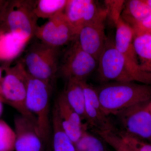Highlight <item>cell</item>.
I'll list each match as a JSON object with an SVG mask.
<instances>
[{
    "instance_id": "484cf974",
    "label": "cell",
    "mask_w": 151,
    "mask_h": 151,
    "mask_svg": "<svg viewBox=\"0 0 151 151\" xmlns=\"http://www.w3.org/2000/svg\"><path fill=\"white\" fill-rule=\"evenodd\" d=\"M134 36L145 33H151V16L145 21L133 29Z\"/></svg>"
},
{
    "instance_id": "e0dca14e",
    "label": "cell",
    "mask_w": 151,
    "mask_h": 151,
    "mask_svg": "<svg viewBox=\"0 0 151 151\" xmlns=\"http://www.w3.org/2000/svg\"><path fill=\"white\" fill-rule=\"evenodd\" d=\"M91 1L92 0H68L64 13L78 35L85 25L86 12Z\"/></svg>"
},
{
    "instance_id": "8fae6325",
    "label": "cell",
    "mask_w": 151,
    "mask_h": 151,
    "mask_svg": "<svg viewBox=\"0 0 151 151\" xmlns=\"http://www.w3.org/2000/svg\"><path fill=\"white\" fill-rule=\"evenodd\" d=\"M147 102L132 105L116 116L122 131L151 143V115L147 108Z\"/></svg>"
},
{
    "instance_id": "5b68a950",
    "label": "cell",
    "mask_w": 151,
    "mask_h": 151,
    "mask_svg": "<svg viewBox=\"0 0 151 151\" xmlns=\"http://www.w3.org/2000/svg\"><path fill=\"white\" fill-rule=\"evenodd\" d=\"M52 86L29 74L26 106L36 117L39 132L45 144L49 140L51 130L50 102Z\"/></svg>"
},
{
    "instance_id": "9a60e30c",
    "label": "cell",
    "mask_w": 151,
    "mask_h": 151,
    "mask_svg": "<svg viewBox=\"0 0 151 151\" xmlns=\"http://www.w3.org/2000/svg\"><path fill=\"white\" fill-rule=\"evenodd\" d=\"M151 16V8L143 0L125 1L121 18L133 29Z\"/></svg>"
},
{
    "instance_id": "7c38bea8",
    "label": "cell",
    "mask_w": 151,
    "mask_h": 151,
    "mask_svg": "<svg viewBox=\"0 0 151 151\" xmlns=\"http://www.w3.org/2000/svg\"><path fill=\"white\" fill-rule=\"evenodd\" d=\"M85 98V120L94 131H111L118 130L103 111L96 89L86 81H81Z\"/></svg>"
},
{
    "instance_id": "4316f807",
    "label": "cell",
    "mask_w": 151,
    "mask_h": 151,
    "mask_svg": "<svg viewBox=\"0 0 151 151\" xmlns=\"http://www.w3.org/2000/svg\"><path fill=\"white\" fill-rule=\"evenodd\" d=\"M3 77L2 72L1 69V67H0V101H1L4 103V100H3L1 92V84Z\"/></svg>"
},
{
    "instance_id": "603a6c76",
    "label": "cell",
    "mask_w": 151,
    "mask_h": 151,
    "mask_svg": "<svg viewBox=\"0 0 151 151\" xmlns=\"http://www.w3.org/2000/svg\"><path fill=\"white\" fill-rule=\"evenodd\" d=\"M105 143L112 147L116 151H135L126 144L116 132L94 131Z\"/></svg>"
},
{
    "instance_id": "6da1fadb",
    "label": "cell",
    "mask_w": 151,
    "mask_h": 151,
    "mask_svg": "<svg viewBox=\"0 0 151 151\" xmlns=\"http://www.w3.org/2000/svg\"><path fill=\"white\" fill-rule=\"evenodd\" d=\"M95 89L103 111L108 116L117 115L132 105L151 100V84L111 81Z\"/></svg>"
},
{
    "instance_id": "44dd1931",
    "label": "cell",
    "mask_w": 151,
    "mask_h": 151,
    "mask_svg": "<svg viewBox=\"0 0 151 151\" xmlns=\"http://www.w3.org/2000/svg\"><path fill=\"white\" fill-rule=\"evenodd\" d=\"M102 139L86 131L74 144L76 151H107Z\"/></svg>"
},
{
    "instance_id": "2e32d148",
    "label": "cell",
    "mask_w": 151,
    "mask_h": 151,
    "mask_svg": "<svg viewBox=\"0 0 151 151\" xmlns=\"http://www.w3.org/2000/svg\"><path fill=\"white\" fill-rule=\"evenodd\" d=\"M68 102L82 119L85 120V98L81 81L74 78L67 80L63 92Z\"/></svg>"
},
{
    "instance_id": "7402d4cb",
    "label": "cell",
    "mask_w": 151,
    "mask_h": 151,
    "mask_svg": "<svg viewBox=\"0 0 151 151\" xmlns=\"http://www.w3.org/2000/svg\"><path fill=\"white\" fill-rule=\"evenodd\" d=\"M15 139L14 130L0 119V151H14Z\"/></svg>"
},
{
    "instance_id": "ba28073f",
    "label": "cell",
    "mask_w": 151,
    "mask_h": 151,
    "mask_svg": "<svg viewBox=\"0 0 151 151\" xmlns=\"http://www.w3.org/2000/svg\"><path fill=\"white\" fill-rule=\"evenodd\" d=\"M35 36L45 44L60 47L75 40L78 34L63 12L38 27Z\"/></svg>"
},
{
    "instance_id": "3957f363",
    "label": "cell",
    "mask_w": 151,
    "mask_h": 151,
    "mask_svg": "<svg viewBox=\"0 0 151 151\" xmlns=\"http://www.w3.org/2000/svg\"><path fill=\"white\" fill-rule=\"evenodd\" d=\"M60 54L59 47L35 42L27 50L22 62L30 76L52 85L59 69Z\"/></svg>"
},
{
    "instance_id": "7a4b0ae2",
    "label": "cell",
    "mask_w": 151,
    "mask_h": 151,
    "mask_svg": "<svg viewBox=\"0 0 151 151\" xmlns=\"http://www.w3.org/2000/svg\"><path fill=\"white\" fill-rule=\"evenodd\" d=\"M36 1H8L0 16V28L14 37L25 42L35 36L38 18L35 12Z\"/></svg>"
},
{
    "instance_id": "f1b7e54d",
    "label": "cell",
    "mask_w": 151,
    "mask_h": 151,
    "mask_svg": "<svg viewBox=\"0 0 151 151\" xmlns=\"http://www.w3.org/2000/svg\"><path fill=\"white\" fill-rule=\"evenodd\" d=\"M147 108L151 115V100L148 101L147 105Z\"/></svg>"
},
{
    "instance_id": "cb8c5ba5",
    "label": "cell",
    "mask_w": 151,
    "mask_h": 151,
    "mask_svg": "<svg viewBox=\"0 0 151 151\" xmlns=\"http://www.w3.org/2000/svg\"><path fill=\"white\" fill-rule=\"evenodd\" d=\"M124 142L135 151H151V144L123 131L116 132Z\"/></svg>"
},
{
    "instance_id": "ac0fdd59",
    "label": "cell",
    "mask_w": 151,
    "mask_h": 151,
    "mask_svg": "<svg viewBox=\"0 0 151 151\" xmlns=\"http://www.w3.org/2000/svg\"><path fill=\"white\" fill-rule=\"evenodd\" d=\"M52 122L53 151H76L74 143L63 128L55 103L52 109Z\"/></svg>"
},
{
    "instance_id": "4dcf8cb0",
    "label": "cell",
    "mask_w": 151,
    "mask_h": 151,
    "mask_svg": "<svg viewBox=\"0 0 151 151\" xmlns=\"http://www.w3.org/2000/svg\"><path fill=\"white\" fill-rule=\"evenodd\" d=\"M143 1L151 8V0H143Z\"/></svg>"
},
{
    "instance_id": "5bb4252c",
    "label": "cell",
    "mask_w": 151,
    "mask_h": 151,
    "mask_svg": "<svg viewBox=\"0 0 151 151\" xmlns=\"http://www.w3.org/2000/svg\"><path fill=\"white\" fill-rule=\"evenodd\" d=\"M63 128L74 144L87 131V124H84L81 117L70 106L62 92L55 103Z\"/></svg>"
},
{
    "instance_id": "52a82bcc",
    "label": "cell",
    "mask_w": 151,
    "mask_h": 151,
    "mask_svg": "<svg viewBox=\"0 0 151 151\" xmlns=\"http://www.w3.org/2000/svg\"><path fill=\"white\" fill-rule=\"evenodd\" d=\"M97 63L93 56L82 49L76 38L65 52L58 70L66 81L74 78L86 81L97 67Z\"/></svg>"
},
{
    "instance_id": "d4e9b609",
    "label": "cell",
    "mask_w": 151,
    "mask_h": 151,
    "mask_svg": "<svg viewBox=\"0 0 151 151\" xmlns=\"http://www.w3.org/2000/svg\"><path fill=\"white\" fill-rule=\"evenodd\" d=\"M106 9L108 10V17L115 25L121 17L124 1H105Z\"/></svg>"
},
{
    "instance_id": "83f0119b",
    "label": "cell",
    "mask_w": 151,
    "mask_h": 151,
    "mask_svg": "<svg viewBox=\"0 0 151 151\" xmlns=\"http://www.w3.org/2000/svg\"><path fill=\"white\" fill-rule=\"evenodd\" d=\"M8 1H3L0 0V16L2 12L4 9Z\"/></svg>"
},
{
    "instance_id": "4fadbf2b",
    "label": "cell",
    "mask_w": 151,
    "mask_h": 151,
    "mask_svg": "<svg viewBox=\"0 0 151 151\" xmlns=\"http://www.w3.org/2000/svg\"><path fill=\"white\" fill-rule=\"evenodd\" d=\"M16 151H43L44 142L36 123L20 115L14 119Z\"/></svg>"
},
{
    "instance_id": "1f68e13d",
    "label": "cell",
    "mask_w": 151,
    "mask_h": 151,
    "mask_svg": "<svg viewBox=\"0 0 151 151\" xmlns=\"http://www.w3.org/2000/svg\"><path fill=\"white\" fill-rule=\"evenodd\" d=\"M4 35V32H3L2 30L1 29V28H0V41L1 40L2 38L3 37Z\"/></svg>"
},
{
    "instance_id": "30bf717a",
    "label": "cell",
    "mask_w": 151,
    "mask_h": 151,
    "mask_svg": "<svg viewBox=\"0 0 151 151\" xmlns=\"http://www.w3.org/2000/svg\"><path fill=\"white\" fill-rule=\"evenodd\" d=\"M115 25L116 34L114 42L116 48L126 58L137 82L142 84H151V73L144 72L139 64L133 45L134 33L133 29L123 20L121 17Z\"/></svg>"
},
{
    "instance_id": "ffe728a7",
    "label": "cell",
    "mask_w": 151,
    "mask_h": 151,
    "mask_svg": "<svg viewBox=\"0 0 151 151\" xmlns=\"http://www.w3.org/2000/svg\"><path fill=\"white\" fill-rule=\"evenodd\" d=\"M68 0H37L35 12L38 18L49 19L64 12Z\"/></svg>"
},
{
    "instance_id": "8992f818",
    "label": "cell",
    "mask_w": 151,
    "mask_h": 151,
    "mask_svg": "<svg viewBox=\"0 0 151 151\" xmlns=\"http://www.w3.org/2000/svg\"><path fill=\"white\" fill-rule=\"evenodd\" d=\"M100 80L104 83L137 81L123 54L117 50L114 40L107 38L97 63Z\"/></svg>"
},
{
    "instance_id": "9c48e42d",
    "label": "cell",
    "mask_w": 151,
    "mask_h": 151,
    "mask_svg": "<svg viewBox=\"0 0 151 151\" xmlns=\"http://www.w3.org/2000/svg\"><path fill=\"white\" fill-rule=\"evenodd\" d=\"M107 17V9H102L92 21L81 29L77 36L82 49L93 56L97 62L107 39L105 31Z\"/></svg>"
},
{
    "instance_id": "d6986e66",
    "label": "cell",
    "mask_w": 151,
    "mask_h": 151,
    "mask_svg": "<svg viewBox=\"0 0 151 151\" xmlns=\"http://www.w3.org/2000/svg\"><path fill=\"white\" fill-rule=\"evenodd\" d=\"M133 45L141 69L151 73V33L134 36Z\"/></svg>"
},
{
    "instance_id": "f546056e",
    "label": "cell",
    "mask_w": 151,
    "mask_h": 151,
    "mask_svg": "<svg viewBox=\"0 0 151 151\" xmlns=\"http://www.w3.org/2000/svg\"><path fill=\"white\" fill-rule=\"evenodd\" d=\"M3 103L1 101H0V117L2 114L3 111Z\"/></svg>"
},
{
    "instance_id": "277c9868",
    "label": "cell",
    "mask_w": 151,
    "mask_h": 151,
    "mask_svg": "<svg viewBox=\"0 0 151 151\" xmlns=\"http://www.w3.org/2000/svg\"><path fill=\"white\" fill-rule=\"evenodd\" d=\"M29 74L22 61L6 69L1 84L2 95L6 103L18 111L20 115L37 124L36 117L26 106Z\"/></svg>"
}]
</instances>
